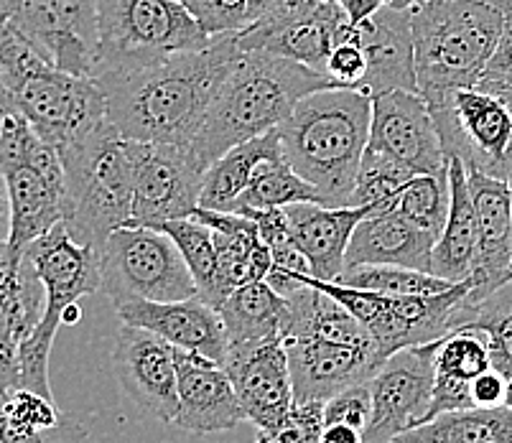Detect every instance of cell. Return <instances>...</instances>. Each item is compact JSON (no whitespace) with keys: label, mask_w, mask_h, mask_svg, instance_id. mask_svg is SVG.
I'll return each instance as SVG.
<instances>
[{"label":"cell","mask_w":512,"mask_h":443,"mask_svg":"<svg viewBox=\"0 0 512 443\" xmlns=\"http://www.w3.org/2000/svg\"><path fill=\"white\" fill-rule=\"evenodd\" d=\"M324 433V403H296L271 426L258 428L255 443H321Z\"/></svg>","instance_id":"39"},{"label":"cell","mask_w":512,"mask_h":443,"mask_svg":"<svg viewBox=\"0 0 512 443\" xmlns=\"http://www.w3.org/2000/svg\"><path fill=\"white\" fill-rule=\"evenodd\" d=\"M434 354L436 342L400 349L370 377L372 415L365 443H390L426 421L436 380Z\"/></svg>","instance_id":"15"},{"label":"cell","mask_w":512,"mask_h":443,"mask_svg":"<svg viewBox=\"0 0 512 443\" xmlns=\"http://www.w3.org/2000/svg\"><path fill=\"white\" fill-rule=\"evenodd\" d=\"M11 107L57 151L107 120L105 92L95 79L62 72L51 64H41L23 77L13 90Z\"/></svg>","instance_id":"11"},{"label":"cell","mask_w":512,"mask_h":443,"mask_svg":"<svg viewBox=\"0 0 512 443\" xmlns=\"http://www.w3.org/2000/svg\"><path fill=\"white\" fill-rule=\"evenodd\" d=\"M337 283L362 288V291L385 293V296H436V293H444L451 286H456V283L444 281V278L426 273V270L377 263L349 265L339 275Z\"/></svg>","instance_id":"35"},{"label":"cell","mask_w":512,"mask_h":443,"mask_svg":"<svg viewBox=\"0 0 512 443\" xmlns=\"http://www.w3.org/2000/svg\"><path fill=\"white\" fill-rule=\"evenodd\" d=\"M464 408H477L472 398V382L459 380V377L439 375V372H436L434 395H431V405H428L426 421H431V418H436V415L441 413H451V410H464Z\"/></svg>","instance_id":"43"},{"label":"cell","mask_w":512,"mask_h":443,"mask_svg":"<svg viewBox=\"0 0 512 443\" xmlns=\"http://www.w3.org/2000/svg\"><path fill=\"white\" fill-rule=\"evenodd\" d=\"M505 387L507 377L502 375V372H497L495 367L482 372V375L472 380L474 405H477V408H497V405L505 403Z\"/></svg>","instance_id":"45"},{"label":"cell","mask_w":512,"mask_h":443,"mask_svg":"<svg viewBox=\"0 0 512 443\" xmlns=\"http://www.w3.org/2000/svg\"><path fill=\"white\" fill-rule=\"evenodd\" d=\"M416 176L408 166L377 151H365L357 174L352 207H370V214L393 207L398 191Z\"/></svg>","instance_id":"37"},{"label":"cell","mask_w":512,"mask_h":443,"mask_svg":"<svg viewBox=\"0 0 512 443\" xmlns=\"http://www.w3.org/2000/svg\"><path fill=\"white\" fill-rule=\"evenodd\" d=\"M459 329L479 331L490 347L492 367L505 377L512 375V281L502 283L482 298L459 301L449 321V334Z\"/></svg>","instance_id":"32"},{"label":"cell","mask_w":512,"mask_h":443,"mask_svg":"<svg viewBox=\"0 0 512 443\" xmlns=\"http://www.w3.org/2000/svg\"><path fill=\"white\" fill-rule=\"evenodd\" d=\"M44 286L46 306L31 337L21 344V387L54 398L49 385V357L64 311L102 288V250L97 242L77 235L67 219L26 247Z\"/></svg>","instance_id":"5"},{"label":"cell","mask_w":512,"mask_h":443,"mask_svg":"<svg viewBox=\"0 0 512 443\" xmlns=\"http://www.w3.org/2000/svg\"><path fill=\"white\" fill-rule=\"evenodd\" d=\"M192 219L212 230L220 265V283L225 298L235 288L253 281H265L273 270V253L268 242L260 237L255 219L237 212H217V209L197 207Z\"/></svg>","instance_id":"27"},{"label":"cell","mask_w":512,"mask_h":443,"mask_svg":"<svg viewBox=\"0 0 512 443\" xmlns=\"http://www.w3.org/2000/svg\"><path fill=\"white\" fill-rule=\"evenodd\" d=\"M421 3H434V0H416V6H421Z\"/></svg>","instance_id":"54"},{"label":"cell","mask_w":512,"mask_h":443,"mask_svg":"<svg viewBox=\"0 0 512 443\" xmlns=\"http://www.w3.org/2000/svg\"><path fill=\"white\" fill-rule=\"evenodd\" d=\"M273 3H276V0H248V18H250V23L258 21V18L263 16V13L268 11V8H271ZM250 23H248V26H250ZM248 26H245V29H248Z\"/></svg>","instance_id":"50"},{"label":"cell","mask_w":512,"mask_h":443,"mask_svg":"<svg viewBox=\"0 0 512 443\" xmlns=\"http://www.w3.org/2000/svg\"><path fill=\"white\" fill-rule=\"evenodd\" d=\"M46 296L26 253L0 247V395L21 387V344L44 314Z\"/></svg>","instance_id":"20"},{"label":"cell","mask_w":512,"mask_h":443,"mask_svg":"<svg viewBox=\"0 0 512 443\" xmlns=\"http://www.w3.org/2000/svg\"><path fill=\"white\" fill-rule=\"evenodd\" d=\"M79 321H82V309H79V303H72V306H69V309L64 311L62 324L74 326V324H79Z\"/></svg>","instance_id":"51"},{"label":"cell","mask_w":512,"mask_h":443,"mask_svg":"<svg viewBox=\"0 0 512 443\" xmlns=\"http://www.w3.org/2000/svg\"><path fill=\"white\" fill-rule=\"evenodd\" d=\"M212 41L214 36L181 0H100L95 74L123 62L202 51Z\"/></svg>","instance_id":"8"},{"label":"cell","mask_w":512,"mask_h":443,"mask_svg":"<svg viewBox=\"0 0 512 443\" xmlns=\"http://www.w3.org/2000/svg\"><path fill=\"white\" fill-rule=\"evenodd\" d=\"M418 95L477 87L505 31L502 0H434L411 8Z\"/></svg>","instance_id":"4"},{"label":"cell","mask_w":512,"mask_h":443,"mask_svg":"<svg viewBox=\"0 0 512 443\" xmlns=\"http://www.w3.org/2000/svg\"><path fill=\"white\" fill-rule=\"evenodd\" d=\"M324 74L332 79L334 87H344V90H357V87L365 82L367 57L360 39H357L355 26H349L347 34L334 44L332 51H329Z\"/></svg>","instance_id":"40"},{"label":"cell","mask_w":512,"mask_h":443,"mask_svg":"<svg viewBox=\"0 0 512 443\" xmlns=\"http://www.w3.org/2000/svg\"><path fill=\"white\" fill-rule=\"evenodd\" d=\"M18 34L62 72L92 77L100 54V0H0Z\"/></svg>","instance_id":"12"},{"label":"cell","mask_w":512,"mask_h":443,"mask_svg":"<svg viewBox=\"0 0 512 443\" xmlns=\"http://www.w3.org/2000/svg\"><path fill=\"white\" fill-rule=\"evenodd\" d=\"M479 90L492 92V95L500 97V102L507 107V113H510V118H512V85H492V87H479ZM510 169H512V148H510Z\"/></svg>","instance_id":"49"},{"label":"cell","mask_w":512,"mask_h":443,"mask_svg":"<svg viewBox=\"0 0 512 443\" xmlns=\"http://www.w3.org/2000/svg\"><path fill=\"white\" fill-rule=\"evenodd\" d=\"M281 339L288 354L296 403H324L344 387L370 382V377L383 365L375 344H352L319 334H296Z\"/></svg>","instance_id":"18"},{"label":"cell","mask_w":512,"mask_h":443,"mask_svg":"<svg viewBox=\"0 0 512 443\" xmlns=\"http://www.w3.org/2000/svg\"><path fill=\"white\" fill-rule=\"evenodd\" d=\"M217 311L225 324L227 344L276 339L281 337L286 298L268 281H253L235 288Z\"/></svg>","instance_id":"31"},{"label":"cell","mask_w":512,"mask_h":443,"mask_svg":"<svg viewBox=\"0 0 512 443\" xmlns=\"http://www.w3.org/2000/svg\"><path fill=\"white\" fill-rule=\"evenodd\" d=\"M0 169L6 174L13 204L8 250L26 247L67 217V176L59 151L46 143L23 115H6L0 125Z\"/></svg>","instance_id":"7"},{"label":"cell","mask_w":512,"mask_h":443,"mask_svg":"<svg viewBox=\"0 0 512 443\" xmlns=\"http://www.w3.org/2000/svg\"><path fill=\"white\" fill-rule=\"evenodd\" d=\"M0 443H3V438H0Z\"/></svg>","instance_id":"57"},{"label":"cell","mask_w":512,"mask_h":443,"mask_svg":"<svg viewBox=\"0 0 512 443\" xmlns=\"http://www.w3.org/2000/svg\"><path fill=\"white\" fill-rule=\"evenodd\" d=\"M176 370H179V413L174 426L207 436V433L232 431L237 423L245 421L235 385L220 362L204 354L176 349Z\"/></svg>","instance_id":"22"},{"label":"cell","mask_w":512,"mask_h":443,"mask_svg":"<svg viewBox=\"0 0 512 443\" xmlns=\"http://www.w3.org/2000/svg\"><path fill=\"white\" fill-rule=\"evenodd\" d=\"M321 443H365V433L360 428L334 423V426H324Z\"/></svg>","instance_id":"48"},{"label":"cell","mask_w":512,"mask_h":443,"mask_svg":"<svg viewBox=\"0 0 512 443\" xmlns=\"http://www.w3.org/2000/svg\"><path fill=\"white\" fill-rule=\"evenodd\" d=\"M225 372L240 398L245 421L255 428L276 423L293 405V380L283 339L227 344Z\"/></svg>","instance_id":"19"},{"label":"cell","mask_w":512,"mask_h":443,"mask_svg":"<svg viewBox=\"0 0 512 443\" xmlns=\"http://www.w3.org/2000/svg\"><path fill=\"white\" fill-rule=\"evenodd\" d=\"M434 367L439 375L459 377V380L472 382L482 372L492 370L490 347L484 342L479 331L459 329L446 334L436 342Z\"/></svg>","instance_id":"38"},{"label":"cell","mask_w":512,"mask_h":443,"mask_svg":"<svg viewBox=\"0 0 512 443\" xmlns=\"http://www.w3.org/2000/svg\"><path fill=\"white\" fill-rule=\"evenodd\" d=\"M6 105H3V97H0V125H3V120H6Z\"/></svg>","instance_id":"53"},{"label":"cell","mask_w":512,"mask_h":443,"mask_svg":"<svg viewBox=\"0 0 512 443\" xmlns=\"http://www.w3.org/2000/svg\"><path fill=\"white\" fill-rule=\"evenodd\" d=\"M502 6H505V31L477 87L512 85V0H502Z\"/></svg>","instance_id":"44"},{"label":"cell","mask_w":512,"mask_h":443,"mask_svg":"<svg viewBox=\"0 0 512 443\" xmlns=\"http://www.w3.org/2000/svg\"><path fill=\"white\" fill-rule=\"evenodd\" d=\"M301 202L324 204V199L314 184H309L304 176L293 171L286 156H278L271 161H263L255 169L248 189L242 191L240 199L232 204V212H242V209L263 212V209H283Z\"/></svg>","instance_id":"33"},{"label":"cell","mask_w":512,"mask_h":443,"mask_svg":"<svg viewBox=\"0 0 512 443\" xmlns=\"http://www.w3.org/2000/svg\"><path fill=\"white\" fill-rule=\"evenodd\" d=\"M510 191H512V179H510ZM510 273H512V268H510Z\"/></svg>","instance_id":"56"},{"label":"cell","mask_w":512,"mask_h":443,"mask_svg":"<svg viewBox=\"0 0 512 443\" xmlns=\"http://www.w3.org/2000/svg\"><path fill=\"white\" fill-rule=\"evenodd\" d=\"M181 3H184V6L189 8V6H192V3H194V0H181Z\"/></svg>","instance_id":"55"},{"label":"cell","mask_w":512,"mask_h":443,"mask_svg":"<svg viewBox=\"0 0 512 443\" xmlns=\"http://www.w3.org/2000/svg\"><path fill=\"white\" fill-rule=\"evenodd\" d=\"M113 370L123 393L146 415L174 423L179 413L176 347L141 326L123 324L113 349Z\"/></svg>","instance_id":"16"},{"label":"cell","mask_w":512,"mask_h":443,"mask_svg":"<svg viewBox=\"0 0 512 443\" xmlns=\"http://www.w3.org/2000/svg\"><path fill=\"white\" fill-rule=\"evenodd\" d=\"M355 29L367 57V77L357 90L367 97L393 90L418 92L411 11L385 6Z\"/></svg>","instance_id":"24"},{"label":"cell","mask_w":512,"mask_h":443,"mask_svg":"<svg viewBox=\"0 0 512 443\" xmlns=\"http://www.w3.org/2000/svg\"><path fill=\"white\" fill-rule=\"evenodd\" d=\"M128 153L133 163L130 227H156L197 212L204 171L197 166L189 148L128 141Z\"/></svg>","instance_id":"14"},{"label":"cell","mask_w":512,"mask_h":443,"mask_svg":"<svg viewBox=\"0 0 512 443\" xmlns=\"http://www.w3.org/2000/svg\"><path fill=\"white\" fill-rule=\"evenodd\" d=\"M469 191L477 212V265L469 298H482L512 281V191L510 181L467 169Z\"/></svg>","instance_id":"23"},{"label":"cell","mask_w":512,"mask_h":443,"mask_svg":"<svg viewBox=\"0 0 512 443\" xmlns=\"http://www.w3.org/2000/svg\"><path fill=\"white\" fill-rule=\"evenodd\" d=\"M283 156L281 133L268 130V133L250 138L240 146L230 148L225 156L204 171L202 194H199V207L217 209V212H232V204L240 199V194L248 189L255 169L263 161Z\"/></svg>","instance_id":"29"},{"label":"cell","mask_w":512,"mask_h":443,"mask_svg":"<svg viewBox=\"0 0 512 443\" xmlns=\"http://www.w3.org/2000/svg\"><path fill=\"white\" fill-rule=\"evenodd\" d=\"M113 306L133 298L184 301L197 296V283L184 255L156 227H120L102 245V288Z\"/></svg>","instance_id":"9"},{"label":"cell","mask_w":512,"mask_h":443,"mask_svg":"<svg viewBox=\"0 0 512 443\" xmlns=\"http://www.w3.org/2000/svg\"><path fill=\"white\" fill-rule=\"evenodd\" d=\"M13 230V204L11 191H8V181L3 169H0V247H6L11 242Z\"/></svg>","instance_id":"46"},{"label":"cell","mask_w":512,"mask_h":443,"mask_svg":"<svg viewBox=\"0 0 512 443\" xmlns=\"http://www.w3.org/2000/svg\"><path fill=\"white\" fill-rule=\"evenodd\" d=\"M446 161H449L451 207L431 253V275H439L449 283H464L472 278L477 265V212L469 191L467 166L456 156H446Z\"/></svg>","instance_id":"28"},{"label":"cell","mask_w":512,"mask_h":443,"mask_svg":"<svg viewBox=\"0 0 512 443\" xmlns=\"http://www.w3.org/2000/svg\"><path fill=\"white\" fill-rule=\"evenodd\" d=\"M67 176V225L102 250L133 217V163L128 141L110 118L59 151Z\"/></svg>","instance_id":"6"},{"label":"cell","mask_w":512,"mask_h":443,"mask_svg":"<svg viewBox=\"0 0 512 443\" xmlns=\"http://www.w3.org/2000/svg\"><path fill=\"white\" fill-rule=\"evenodd\" d=\"M334 87L332 79L286 57L240 51L222 77L189 153L202 171L240 143L276 130L311 92Z\"/></svg>","instance_id":"2"},{"label":"cell","mask_w":512,"mask_h":443,"mask_svg":"<svg viewBox=\"0 0 512 443\" xmlns=\"http://www.w3.org/2000/svg\"><path fill=\"white\" fill-rule=\"evenodd\" d=\"M237 54L235 34H225L202 51L115 64L92 79L105 92L107 118L123 138L189 148Z\"/></svg>","instance_id":"1"},{"label":"cell","mask_w":512,"mask_h":443,"mask_svg":"<svg viewBox=\"0 0 512 443\" xmlns=\"http://www.w3.org/2000/svg\"><path fill=\"white\" fill-rule=\"evenodd\" d=\"M390 443H512V410L464 408L413 426Z\"/></svg>","instance_id":"30"},{"label":"cell","mask_w":512,"mask_h":443,"mask_svg":"<svg viewBox=\"0 0 512 443\" xmlns=\"http://www.w3.org/2000/svg\"><path fill=\"white\" fill-rule=\"evenodd\" d=\"M156 230L166 232L184 255L186 265L192 270L197 283V296L209 306L220 309L225 301V291L220 283V265H217V247H214L212 230L197 219H169L156 225Z\"/></svg>","instance_id":"34"},{"label":"cell","mask_w":512,"mask_h":443,"mask_svg":"<svg viewBox=\"0 0 512 443\" xmlns=\"http://www.w3.org/2000/svg\"><path fill=\"white\" fill-rule=\"evenodd\" d=\"M370 120L372 97L327 87L306 95L278 128L286 161L319 189L327 207H352Z\"/></svg>","instance_id":"3"},{"label":"cell","mask_w":512,"mask_h":443,"mask_svg":"<svg viewBox=\"0 0 512 443\" xmlns=\"http://www.w3.org/2000/svg\"><path fill=\"white\" fill-rule=\"evenodd\" d=\"M367 151L385 153L416 174L446 169V151L436 120L418 92L393 90L372 97Z\"/></svg>","instance_id":"17"},{"label":"cell","mask_w":512,"mask_h":443,"mask_svg":"<svg viewBox=\"0 0 512 443\" xmlns=\"http://www.w3.org/2000/svg\"><path fill=\"white\" fill-rule=\"evenodd\" d=\"M372 415V393L370 382H357L329 400H324V426H334V423H344V426L360 428L365 433L367 423Z\"/></svg>","instance_id":"41"},{"label":"cell","mask_w":512,"mask_h":443,"mask_svg":"<svg viewBox=\"0 0 512 443\" xmlns=\"http://www.w3.org/2000/svg\"><path fill=\"white\" fill-rule=\"evenodd\" d=\"M286 209L291 235L309 260V275L316 281L337 283L347 268L349 240L357 225L370 214V207H327L301 202Z\"/></svg>","instance_id":"25"},{"label":"cell","mask_w":512,"mask_h":443,"mask_svg":"<svg viewBox=\"0 0 512 443\" xmlns=\"http://www.w3.org/2000/svg\"><path fill=\"white\" fill-rule=\"evenodd\" d=\"M421 97L434 115L446 156H456L467 169L510 181L512 118L500 97L479 87Z\"/></svg>","instance_id":"10"},{"label":"cell","mask_w":512,"mask_h":443,"mask_svg":"<svg viewBox=\"0 0 512 443\" xmlns=\"http://www.w3.org/2000/svg\"><path fill=\"white\" fill-rule=\"evenodd\" d=\"M352 26L339 0H276L235 34L240 51H265L324 74L329 51ZM327 77V74H324Z\"/></svg>","instance_id":"13"},{"label":"cell","mask_w":512,"mask_h":443,"mask_svg":"<svg viewBox=\"0 0 512 443\" xmlns=\"http://www.w3.org/2000/svg\"><path fill=\"white\" fill-rule=\"evenodd\" d=\"M393 207L406 214L423 230L441 235L449 217L451 207V186H449V163L446 169L434 174H416L403 189L398 191Z\"/></svg>","instance_id":"36"},{"label":"cell","mask_w":512,"mask_h":443,"mask_svg":"<svg viewBox=\"0 0 512 443\" xmlns=\"http://www.w3.org/2000/svg\"><path fill=\"white\" fill-rule=\"evenodd\" d=\"M505 408H510L512 410V375L507 377V387H505Z\"/></svg>","instance_id":"52"},{"label":"cell","mask_w":512,"mask_h":443,"mask_svg":"<svg viewBox=\"0 0 512 443\" xmlns=\"http://www.w3.org/2000/svg\"><path fill=\"white\" fill-rule=\"evenodd\" d=\"M0 438L3 443H90V431L77 418L64 413L62 421L46 428H18L0 423Z\"/></svg>","instance_id":"42"},{"label":"cell","mask_w":512,"mask_h":443,"mask_svg":"<svg viewBox=\"0 0 512 443\" xmlns=\"http://www.w3.org/2000/svg\"><path fill=\"white\" fill-rule=\"evenodd\" d=\"M120 321L153 331L176 349L197 352L214 362H225L227 334L220 311L199 296L184 301H123L115 306Z\"/></svg>","instance_id":"21"},{"label":"cell","mask_w":512,"mask_h":443,"mask_svg":"<svg viewBox=\"0 0 512 443\" xmlns=\"http://www.w3.org/2000/svg\"><path fill=\"white\" fill-rule=\"evenodd\" d=\"M436 240L439 237L434 232L418 227L395 207L367 214L349 240L347 268L349 265L377 263L403 265V268L431 273V253H434Z\"/></svg>","instance_id":"26"},{"label":"cell","mask_w":512,"mask_h":443,"mask_svg":"<svg viewBox=\"0 0 512 443\" xmlns=\"http://www.w3.org/2000/svg\"><path fill=\"white\" fill-rule=\"evenodd\" d=\"M344 8V13H347L349 23L352 26H360L362 21H367V18L375 16L380 8H385L383 0H339Z\"/></svg>","instance_id":"47"}]
</instances>
